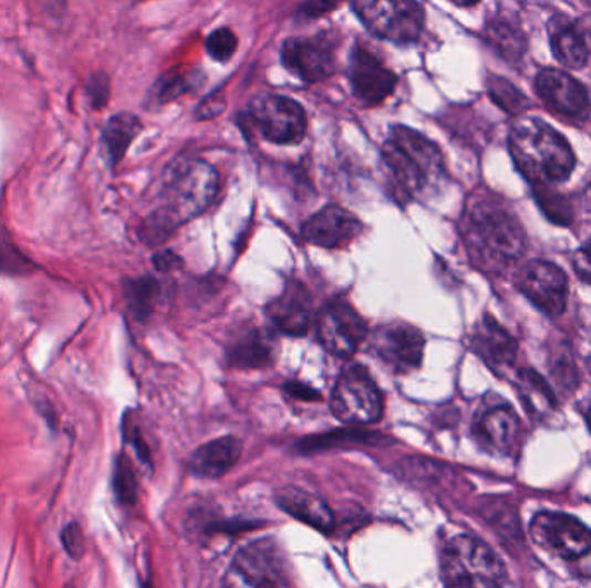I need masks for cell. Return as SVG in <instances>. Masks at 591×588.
<instances>
[{
    "instance_id": "obj_1",
    "label": "cell",
    "mask_w": 591,
    "mask_h": 588,
    "mask_svg": "<svg viewBox=\"0 0 591 588\" xmlns=\"http://www.w3.org/2000/svg\"><path fill=\"white\" fill-rule=\"evenodd\" d=\"M220 187L217 169L196 157H182L163 175L162 202L138 228V237L149 248H158L182 224L211 206Z\"/></svg>"
},
{
    "instance_id": "obj_2",
    "label": "cell",
    "mask_w": 591,
    "mask_h": 588,
    "mask_svg": "<svg viewBox=\"0 0 591 588\" xmlns=\"http://www.w3.org/2000/svg\"><path fill=\"white\" fill-rule=\"evenodd\" d=\"M462 233L470 260L479 270L498 275L526 251L525 228L516 214L489 193H474L462 217Z\"/></svg>"
},
{
    "instance_id": "obj_3",
    "label": "cell",
    "mask_w": 591,
    "mask_h": 588,
    "mask_svg": "<svg viewBox=\"0 0 591 588\" xmlns=\"http://www.w3.org/2000/svg\"><path fill=\"white\" fill-rule=\"evenodd\" d=\"M383 161L393 177L394 189L406 202L434 192L446 180L442 149L408 126L391 128L383 146Z\"/></svg>"
},
{
    "instance_id": "obj_4",
    "label": "cell",
    "mask_w": 591,
    "mask_h": 588,
    "mask_svg": "<svg viewBox=\"0 0 591 588\" xmlns=\"http://www.w3.org/2000/svg\"><path fill=\"white\" fill-rule=\"evenodd\" d=\"M509 149L520 174L538 187L560 183L574 171L571 144L543 119L528 116L514 123Z\"/></svg>"
},
{
    "instance_id": "obj_5",
    "label": "cell",
    "mask_w": 591,
    "mask_h": 588,
    "mask_svg": "<svg viewBox=\"0 0 591 588\" xmlns=\"http://www.w3.org/2000/svg\"><path fill=\"white\" fill-rule=\"evenodd\" d=\"M442 569L446 588H501L507 581V569L497 553L470 535L446 542Z\"/></svg>"
},
{
    "instance_id": "obj_6",
    "label": "cell",
    "mask_w": 591,
    "mask_h": 588,
    "mask_svg": "<svg viewBox=\"0 0 591 588\" xmlns=\"http://www.w3.org/2000/svg\"><path fill=\"white\" fill-rule=\"evenodd\" d=\"M291 566L282 545L272 538L251 542L225 573L224 588H289Z\"/></svg>"
},
{
    "instance_id": "obj_7",
    "label": "cell",
    "mask_w": 591,
    "mask_h": 588,
    "mask_svg": "<svg viewBox=\"0 0 591 588\" xmlns=\"http://www.w3.org/2000/svg\"><path fill=\"white\" fill-rule=\"evenodd\" d=\"M372 35L396 44L417 42L426 23V12L412 0H360L351 4Z\"/></svg>"
},
{
    "instance_id": "obj_8",
    "label": "cell",
    "mask_w": 591,
    "mask_h": 588,
    "mask_svg": "<svg viewBox=\"0 0 591 588\" xmlns=\"http://www.w3.org/2000/svg\"><path fill=\"white\" fill-rule=\"evenodd\" d=\"M331 409L338 420L351 427H365L381 420L383 393L367 369L360 365L344 369L332 390Z\"/></svg>"
},
{
    "instance_id": "obj_9",
    "label": "cell",
    "mask_w": 591,
    "mask_h": 588,
    "mask_svg": "<svg viewBox=\"0 0 591 588\" xmlns=\"http://www.w3.org/2000/svg\"><path fill=\"white\" fill-rule=\"evenodd\" d=\"M249 118L267 140L294 146L307 137L308 118L303 106L286 95H261L249 104Z\"/></svg>"
},
{
    "instance_id": "obj_10",
    "label": "cell",
    "mask_w": 591,
    "mask_h": 588,
    "mask_svg": "<svg viewBox=\"0 0 591 588\" xmlns=\"http://www.w3.org/2000/svg\"><path fill=\"white\" fill-rule=\"evenodd\" d=\"M317 337L323 349L341 359L355 356L367 338V323L346 298L329 301L317 314Z\"/></svg>"
},
{
    "instance_id": "obj_11",
    "label": "cell",
    "mask_w": 591,
    "mask_h": 588,
    "mask_svg": "<svg viewBox=\"0 0 591 588\" xmlns=\"http://www.w3.org/2000/svg\"><path fill=\"white\" fill-rule=\"evenodd\" d=\"M426 338L421 329L408 323H387L369 337V350L391 371L405 375L421 368Z\"/></svg>"
},
{
    "instance_id": "obj_12",
    "label": "cell",
    "mask_w": 591,
    "mask_h": 588,
    "mask_svg": "<svg viewBox=\"0 0 591 588\" xmlns=\"http://www.w3.org/2000/svg\"><path fill=\"white\" fill-rule=\"evenodd\" d=\"M529 532L538 545L562 559H580L591 553V529L571 514L538 513Z\"/></svg>"
},
{
    "instance_id": "obj_13",
    "label": "cell",
    "mask_w": 591,
    "mask_h": 588,
    "mask_svg": "<svg viewBox=\"0 0 591 588\" xmlns=\"http://www.w3.org/2000/svg\"><path fill=\"white\" fill-rule=\"evenodd\" d=\"M335 39L329 33L315 36H294L288 39L282 48V64L286 70L304 83H319L334 75L338 70L335 60Z\"/></svg>"
},
{
    "instance_id": "obj_14",
    "label": "cell",
    "mask_w": 591,
    "mask_h": 588,
    "mask_svg": "<svg viewBox=\"0 0 591 588\" xmlns=\"http://www.w3.org/2000/svg\"><path fill=\"white\" fill-rule=\"evenodd\" d=\"M517 286L548 316H560L568 307V276L556 263L529 261L517 276Z\"/></svg>"
},
{
    "instance_id": "obj_15",
    "label": "cell",
    "mask_w": 591,
    "mask_h": 588,
    "mask_svg": "<svg viewBox=\"0 0 591 588\" xmlns=\"http://www.w3.org/2000/svg\"><path fill=\"white\" fill-rule=\"evenodd\" d=\"M351 91L365 106H377L383 104L398 83V76L381 61V57L356 44L350 55Z\"/></svg>"
},
{
    "instance_id": "obj_16",
    "label": "cell",
    "mask_w": 591,
    "mask_h": 588,
    "mask_svg": "<svg viewBox=\"0 0 591 588\" xmlns=\"http://www.w3.org/2000/svg\"><path fill=\"white\" fill-rule=\"evenodd\" d=\"M535 88L545 106L566 118L583 119L590 111L587 88L566 71L545 67L538 73Z\"/></svg>"
},
{
    "instance_id": "obj_17",
    "label": "cell",
    "mask_w": 591,
    "mask_h": 588,
    "mask_svg": "<svg viewBox=\"0 0 591 588\" xmlns=\"http://www.w3.org/2000/svg\"><path fill=\"white\" fill-rule=\"evenodd\" d=\"M362 232V221L353 212L334 204L320 209L301 228V237L322 249L344 248Z\"/></svg>"
},
{
    "instance_id": "obj_18",
    "label": "cell",
    "mask_w": 591,
    "mask_h": 588,
    "mask_svg": "<svg viewBox=\"0 0 591 588\" xmlns=\"http://www.w3.org/2000/svg\"><path fill=\"white\" fill-rule=\"evenodd\" d=\"M474 439L491 454H509L520 435L517 412L507 405L486 406L474 420Z\"/></svg>"
},
{
    "instance_id": "obj_19",
    "label": "cell",
    "mask_w": 591,
    "mask_h": 588,
    "mask_svg": "<svg viewBox=\"0 0 591 588\" xmlns=\"http://www.w3.org/2000/svg\"><path fill=\"white\" fill-rule=\"evenodd\" d=\"M267 316L273 328L289 337H303L312 326V297L307 286L291 280L279 297L267 306Z\"/></svg>"
},
{
    "instance_id": "obj_20",
    "label": "cell",
    "mask_w": 591,
    "mask_h": 588,
    "mask_svg": "<svg viewBox=\"0 0 591 588\" xmlns=\"http://www.w3.org/2000/svg\"><path fill=\"white\" fill-rule=\"evenodd\" d=\"M470 349L481 357L495 375H500V377L517 359V342L489 314H485L481 322L477 323L474 328Z\"/></svg>"
},
{
    "instance_id": "obj_21",
    "label": "cell",
    "mask_w": 591,
    "mask_h": 588,
    "mask_svg": "<svg viewBox=\"0 0 591 588\" xmlns=\"http://www.w3.org/2000/svg\"><path fill=\"white\" fill-rule=\"evenodd\" d=\"M272 329L245 328L227 347V361L234 368L260 369L272 365L277 350Z\"/></svg>"
},
{
    "instance_id": "obj_22",
    "label": "cell",
    "mask_w": 591,
    "mask_h": 588,
    "mask_svg": "<svg viewBox=\"0 0 591 588\" xmlns=\"http://www.w3.org/2000/svg\"><path fill=\"white\" fill-rule=\"evenodd\" d=\"M277 502L292 518L300 519L323 534L334 529L335 519L331 507L312 492L303 491L300 486H286L277 495Z\"/></svg>"
},
{
    "instance_id": "obj_23",
    "label": "cell",
    "mask_w": 591,
    "mask_h": 588,
    "mask_svg": "<svg viewBox=\"0 0 591 588\" xmlns=\"http://www.w3.org/2000/svg\"><path fill=\"white\" fill-rule=\"evenodd\" d=\"M242 454L241 440L227 435L196 449L189 461L190 471L201 479H220L236 466Z\"/></svg>"
},
{
    "instance_id": "obj_24",
    "label": "cell",
    "mask_w": 591,
    "mask_h": 588,
    "mask_svg": "<svg viewBox=\"0 0 591 588\" xmlns=\"http://www.w3.org/2000/svg\"><path fill=\"white\" fill-rule=\"evenodd\" d=\"M548 32L553 54L560 64H564L569 70H581L587 66L590 48L580 24L569 18L559 17L550 23Z\"/></svg>"
},
{
    "instance_id": "obj_25",
    "label": "cell",
    "mask_w": 591,
    "mask_h": 588,
    "mask_svg": "<svg viewBox=\"0 0 591 588\" xmlns=\"http://www.w3.org/2000/svg\"><path fill=\"white\" fill-rule=\"evenodd\" d=\"M143 130V123L132 113H118L111 116L103 130V144L110 157L111 166H118L126 150Z\"/></svg>"
},
{
    "instance_id": "obj_26",
    "label": "cell",
    "mask_w": 591,
    "mask_h": 588,
    "mask_svg": "<svg viewBox=\"0 0 591 588\" xmlns=\"http://www.w3.org/2000/svg\"><path fill=\"white\" fill-rule=\"evenodd\" d=\"M486 40L509 63H517L525 55L528 45L519 24L507 17H495L489 21L486 27Z\"/></svg>"
},
{
    "instance_id": "obj_27",
    "label": "cell",
    "mask_w": 591,
    "mask_h": 588,
    "mask_svg": "<svg viewBox=\"0 0 591 588\" xmlns=\"http://www.w3.org/2000/svg\"><path fill=\"white\" fill-rule=\"evenodd\" d=\"M125 303L135 322H147L153 316L154 311L158 307L162 298V285L153 276H143V279L126 280Z\"/></svg>"
},
{
    "instance_id": "obj_28",
    "label": "cell",
    "mask_w": 591,
    "mask_h": 588,
    "mask_svg": "<svg viewBox=\"0 0 591 588\" xmlns=\"http://www.w3.org/2000/svg\"><path fill=\"white\" fill-rule=\"evenodd\" d=\"M517 380H519L517 389H519L520 399L529 411L543 414V412L553 411L557 408L556 396H553L550 385L537 371L522 369L519 371Z\"/></svg>"
},
{
    "instance_id": "obj_29",
    "label": "cell",
    "mask_w": 591,
    "mask_h": 588,
    "mask_svg": "<svg viewBox=\"0 0 591 588\" xmlns=\"http://www.w3.org/2000/svg\"><path fill=\"white\" fill-rule=\"evenodd\" d=\"M33 271H37V264L18 248L11 233L0 224V275L24 276Z\"/></svg>"
},
{
    "instance_id": "obj_30",
    "label": "cell",
    "mask_w": 591,
    "mask_h": 588,
    "mask_svg": "<svg viewBox=\"0 0 591 588\" xmlns=\"http://www.w3.org/2000/svg\"><path fill=\"white\" fill-rule=\"evenodd\" d=\"M196 76L194 73H180V71H168L166 75L156 82L154 85L153 97L156 104H168L170 101L180 97L182 94H186L193 88V85H197Z\"/></svg>"
},
{
    "instance_id": "obj_31",
    "label": "cell",
    "mask_w": 591,
    "mask_h": 588,
    "mask_svg": "<svg viewBox=\"0 0 591 588\" xmlns=\"http://www.w3.org/2000/svg\"><path fill=\"white\" fill-rule=\"evenodd\" d=\"M488 92L492 103L501 107L505 113L517 114L529 106L526 95L520 94L509 80L501 78V76H489Z\"/></svg>"
},
{
    "instance_id": "obj_32",
    "label": "cell",
    "mask_w": 591,
    "mask_h": 588,
    "mask_svg": "<svg viewBox=\"0 0 591 588\" xmlns=\"http://www.w3.org/2000/svg\"><path fill=\"white\" fill-rule=\"evenodd\" d=\"M113 489H115V495L123 506H134L135 501H137L138 482L131 459L126 458L125 454L116 459L115 471H113Z\"/></svg>"
},
{
    "instance_id": "obj_33",
    "label": "cell",
    "mask_w": 591,
    "mask_h": 588,
    "mask_svg": "<svg viewBox=\"0 0 591 588\" xmlns=\"http://www.w3.org/2000/svg\"><path fill=\"white\" fill-rule=\"evenodd\" d=\"M537 200L540 202L541 211L547 214L548 220L559 224L571 223L572 209L564 196L553 192L548 187H538Z\"/></svg>"
},
{
    "instance_id": "obj_34",
    "label": "cell",
    "mask_w": 591,
    "mask_h": 588,
    "mask_svg": "<svg viewBox=\"0 0 591 588\" xmlns=\"http://www.w3.org/2000/svg\"><path fill=\"white\" fill-rule=\"evenodd\" d=\"M237 45H239V40L230 28H218L206 39V51L209 57L218 63L229 61L236 54Z\"/></svg>"
},
{
    "instance_id": "obj_35",
    "label": "cell",
    "mask_w": 591,
    "mask_h": 588,
    "mask_svg": "<svg viewBox=\"0 0 591 588\" xmlns=\"http://www.w3.org/2000/svg\"><path fill=\"white\" fill-rule=\"evenodd\" d=\"M61 542H63L64 550H66L75 561L82 559L85 549H87V542H85L82 526L76 522L64 526L63 534H61Z\"/></svg>"
},
{
    "instance_id": "obj_36",
    "label": "cell",
    "mask_w": 591,
    "mask_h": 588,
    "mask_svg": "<svg viewBox=\"0 0 591 588\" xmlns=\"http://www.w3.org/2000/svg\"><path fill=\"white\" fill-rule=\"evenodd\" d=\"M123 432H125L126 442L131 443L132 448L137 452L138 459L143 461L144 464H151V454L149 448H147L146 440H144L143 432L135 421L125 420L123 424Z\"/></svg>"
},
{
    "instance_id": "obj_37",
    "label": "cell",
    "mask_w": 591,
    "mask_h": 588,
    "mask_svg": "<svg viewBox=\"0 0 591 588\" xmlns=\"http://www.w3.org/2000/svg\"><path fill=\"white\" fill-rule=\"evenodd\" d=\"M87 92L92 106L97 107V109L106 106L107 97H110V78L104 73H97L87 83Z\"/></svg>"
},
{
    "instance_id": "obj_38",
    "label": "cell",
    "mask_w": 591,
    "mask_h": 588,
    "mask_svg": "<svg viewBox=\"0 0 591 588\" xmlns=\"http://www.w3.org/2000/svg\"><path fill=\"white\" fill-rule=\"evenodd\" d=\"M225 109V95L221 94V91L215 92V94L209 95L208 98L203 101L201 106L197 107V119H211L221 111Z\"/></svg>"
},
{
    "instance_id": "obj_39",
    "label": "cell",
    "mask_w": 591,
    "mask_h": 588,
    "mask_svg": "<svg viewBox=\"0 0 591 588\" xmlns=\"http://www.w3.org/2000/svg\"><path fill=\"white\" fill-rule=\"evenodd\" d=\"M338 9L335 2H307L298 9V17L304 18V20H315V18L328 14L329 11Z\"/></svg>"
},
{
    "instance_id": "obj_40",
    "label": "cell",
    "mask_w": 591,
    "mask_h": 588,
    "mask_svg": "<svg viewBox=\"0 0 591 588\" xmlns=\"http://www.w3.org/2000/svg\"><path fill=\"white\" fill-rule=\"evenodd\" d=\"M154 267L159 273H170V271L177 270L182 266V260L175 252L172 251H158L153 255Z\"/></svg>"
},
{
    "instance_id": "obj_41",
    "label": "cell",
    "mask_w": 591,
    "mask_h": 588,
    "mask_svg": "<svg viewBox=\"0 0 591 588\" xmlns=\"http://www.w3.org/2000/svg\"><path fill=\"white\" fill-rule=\"evenodd\" d=\"M284 390L292 399L304 400V402L320 399V393L317 390L308 387V385L300 384V381H291V384L286 385Z\"/></svg>"
},
{
    "instance_id": "obj_42",
    "label": "cell",
    "mask_w": 591,
    "mask_h": 588,
    "mask_svg": "<svg viewBox=\"0 0 591 588\" xmlns=\"http://www.w3.org/2000/svg\"><path fill=\"white\" fill-rule=\"evenodd\" d=\"M580 260L583 261L587 266L591 267V239L587 240L583 248H581Z\"/></svg>"
},
{
    "instance_id": "obj_43",
    "label": "cell",
    "mask_w": 591,
    "mask_h": 588,
    "mask_svg": "<svg viewBox=\"0 0 591 588\" xmlns=\"http://www.w3.org/2000/svg\"><path fill=\"white\" fill-rule=\"evenodd\" d=\"M584 420H587L588 428H590L591 432V405H588V408L583 411Z\"/></svg>"
}]
</instances>
